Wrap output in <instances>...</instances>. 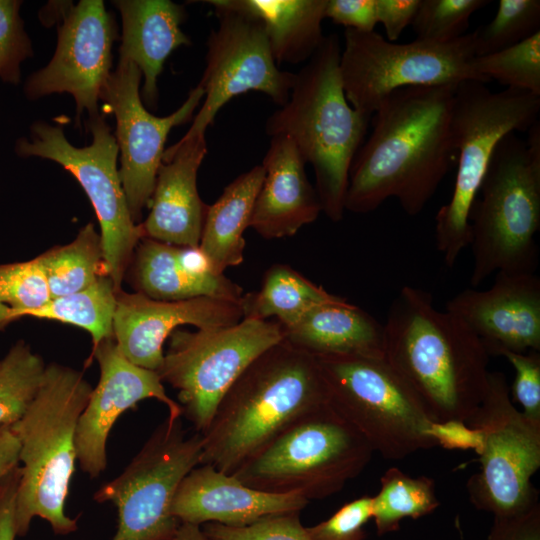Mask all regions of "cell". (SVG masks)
I'll return each mask as SVG.
<instances>
[{
  "mask_svg": "<svg viewBox=\"0 0 540 540\" xmlns=\"http://www.w3.org/2000/svg\"><path fill=\"white\" fill-rule=\"evenodd\" d=\"M300 513L276 514L241 527L206 523L201 528L209 540H311Z\"/></svg>",
  "mask_w": 540,
  "mask_h": 540,
  "instance_id": "obj_39",
  "label": "cell"
},
{
  "mask_svg": "<svg viewBox=\"0 0 540 540\" xmlns=\"http://www.w3.org/2000/svg\"><path fill=\"white\" fill-rule=\"evenodd\" d=\"M261 165L265 176L249 227L268 240L291 237L322 212L317 191L306 175V163L292 140L278 135L271 137Z\"/></svg>",
  "mask_w": 540,
  "mask_h": 540,
  "instance_id": "obj_23",
  "label": "cell"
},
{
  "mask_svg": "<svg viewBox=\"0 0 540 540\" xmlns=\"http://www.w3.org/2000/svg\"><path fill=\"white\" fill-rule=\"evenodd\" d=\"M62 12L54 56L29 76L24 92L31 100L69 93L76 103L77 120L84 110L89 118L94 117L99 114L100 93L111 73L115 23L102 0H81Z\"/></svg>",
  "mask_w": 540,
  "mask_h": 540,
  "instance_id": "obj_17",
  "label": "cell"
},
{
  "mask_svg": "<svg viewBox=\"0 0 540 540\" xmlns=\"http://www.w3.org/2000/svg\"><path fill=\"white\" fill-rule=\"evenodd\" d=\"M327 403L316 357L283 339L259 355L221 399L202 433L200 464L233 474L289 426Z\"/></svg>",
  "mask_w": 540,
  "mask_h": 540,
  "instance_id": "obj_3",
  "label": "cell"
},
{
  "mask_svg": "<svg viewBox=\"0 0 540 540\" xmlns=\"http://www.w3.org/2000/svg\"><path fill=\"white\" fill-rule=\"evenodd\" d=\"M242 319L240 302L212 297L161 301L120 290L116 292L113 338L131 363L157 372L164 358L163 344L177 327H226Z\"/></svg>",
  "mask_w": 540,
  "mask_h": 540,
  "instance_id": "obj_20",
  "label": "cell"
},
{
  "mask_svg": "<svg viewBox=\"0 0 540 540\" xmlns=\"http://www.w3.org/2000/svg\"><path fill=\"white\" fill-rule=\"evenodd\" d=\"M51 299L38 257L0 264V332Z\"/></svg>",
  "mask_w": 540,
  "mask_h": 540,
  "instance_id": "obj_35",
  "label": "cell"
},
{
  "mask_svg": "<svg viewBox=\"0 0 540 540\" xmlns=\"http://www.w3.org/2000/svg\"><path fill=\"white\" fill-rule=\"evenodd\" d=\"M218 19L207 40L206 66L198 85L204 101L187 134H205L219 110L249 91L266 94L283 106L295 73L278 68L261 23L244 13L212 3Z\"/></svg>",
  "mask_w": 540,
  "mask_h": 540,
  "instance_id": "obj_15",
  "label": "cell"
},
{
  "mask_svg": "<svg viewBox=\"0 0 540 540\" xmlns=\"http://www.w3.org/2000/svg\"><path fill=\"white\" fill-rule=\"evenodd\" d=\"M202 434L188 435L181 419L160 423L117 477L93 496L118 513L112 540H172L180 522L171 503L181 480L200 464Z\"/></svg>",
  "mask_w": 540,
  "mask_h": 540,
  "instance_id": "obj_14",
  "label": "cell"
},
{
  "mask_svg": "<svg viewBox=\"0 0 540 540\" xmlns=\"http://www.w3.org/2000/svg\"><path fill=\"white\" fill-rule=\"evenodd\" d=\"M335 297L289 265L277 263L264 273L260 289L244 293L240 304L243 318H274L288 327L312 307Z\"/></svg>",
  "mask_w": 540,
  "mask_h": 540,
  "instance_id": "obj_29",
  "label": "cell"
},
{
  "mask_svg": "<svg viewBox=\"0 0 540 540\" xmlns=\"http://www.w3.org/2000/svg\"><path fill=\"white\" fill-rule=\"evenodd\" d=\"M43 358L24 340L0 359V425H12L33 401L46 369Z\"/></svg>",
  "mask_w": 540,
  "mask_h": 540,
  "instance_id": "obj_33",
  "label": "cell"
},
{
  "mask_svg": "<svg viewBox=\"0 0 540 540\" xmlns=\"http://www.w3.org/2000/svg\"><path fill=\"white\" fill-rule=\"evenodd\" d=\"M172 540H209L201 526L181 523Z\"/></svg>",
  "mask_w": 540,
  "mask_h": 540,
  "instance_id": "obj_48",
  "label": "cell"
},
{
  "mask_svg": "<svg viewBox=\"0 0 540 540\" xmlns=\"http://www.w3.org/2000/svg\"><path fill=\"white\" fill-rule=\"evenodd\" d=\"M92 389L81 371L47 364L33 401L11 425L20 444L17 537L28 533L34 517L47 521L56 535L78 529L77 519L65 513V503L77 461L76 428Z\"/></svg>",
  "mask_w": 540,
  "mask_h": 540,
  "instance_id": "obj_5",
  "label": "cell"
},
{
  "mask_svg": "<svg viewBox=\"0 0 540 540\" xmlns=\"http://www.w3.org/2000/svg\"><path fill=\"white\" fill-rule=\"evenodd\" d=\"M22 2L0 0V78L10 84L21 79V63L33 54L20 16Z\"/></svg>",
  "mask_w": 540,
  "mask_h": 540,
  "instance_id": "obj_38",
  "label": "cell"
},
{
  "mask_svg": "<svg viewBox=\"0 0 540 540\" xmlns=\"http://www.w3.org/2000/svg\"><path fill=\"white\" fill-rule=\"evenodd\" d=\"M141 77L134 62L119 57L116 70L110 73L100 93V100L116 118L119 176L132 219L137 224L150 203L170 130L189 121L204 97L203 89L197 84L175 112L157 117L143 105L139 90Z\"/></svg>",
  "mask_w": 540,
  "mask_h": 540,
  "instance_id": "obj_16",
  "label": "cell"
},
{
  "mask_svg": "<svg viewBox=\"0 0 540 540\" xmlns=\"http://www.w3.org/2000/svg\"><path fill=\"white\" fill-rule=\"evenodd\" d=\"M308 504L300 495L258 490L241 483L232 474L200 464L178 485L171 513L180 523L241 527L268 516L301 512Z\"/></svg>",
  "mask_w": 540,
  "mask_h": 540,
  "instance_id": "obj_22",
  "label": "cell"
},
{
  "mask_svg": "<svg viewBox=\"0 0 540 540\" xmlns=\"http://www.w3.org/2000/svg\"><path fill=\"white\" fill-rule=\"evenodd\" d=\"M440 506L435 482L427 476L413 477L398 467L388 468L380 489L372 496V518L378 536L398 531L403 520L432 514Z\"/></svg>",
  "mask_w": 540,
  "mask_h": 540,
  "instance_id": "obj_31",
  "label": "cell"
},
{
  "mask_svg": "<svg viewBox=\"0 0 540 540\" xmlns=\"http://www.w3.org/2000/svg\"><path fill=\"white\" fill-rule=\"evenodd\" d=\"M20 444L10 425H0V483L19 463Z\"/></svg>",
  "mask_w": 540,
  "mask_h": 540,
  "instance_id": "obj_47",
  "label": "cell"
},
{
  "mask_svg": "<svg viewBox=\"0 0 540 540\" xmlns=\"http://www.w3.org/2000/svg\"><path fill=\"white\" fill-rule=\"evenodd\" d=\"M282 328L284 340L313 356L383 358V324L339 296L312 307L293 325Z\"/></svg>",
  "mask_w": 540,
  "mask_h": 540,
  "instance_id": "obj_25",
  "label": "cell"
},
{
  "mask_svg": "<svg viewBox=\"0 0 540 540\" xmlns=\"http://www.w3.org/2000/svg\"><path fill=\"white\" fill-rule=\"evenodd\" d=\"M116 289L108 275L89 287L64 296L51 298L29 317L55 320L86 330L92 338V349L102 340L113 338Z\"/></svg>",
  "mask_w": 540,
  "mask_h": 540,
  "instance_id": "obj_32",
  "label": "cell"
},
{
  "mask_svg": "<svg viewBox=\"0 0 540 540\" xmlns=\"http://www.w3.org/2000/svg\"><path fill=\"white\" fill-rule=\"evenodd\" d=\"M169 339L157 373L177 390L183 416L202 434L229 388L284 334L276 320L243 318L226 327L176 329Z\"/></svg>",
  "mask_w": 540,
  "mask_h": 540,
  "instance_id": "obj_12",
  "label": "cell"
},
{
  "mask_svg": "<svg viewBox=\"0 0 540 540\" xmlns=\"http://www.w3.org/2000/svg\"><path fill=\"white\" fill-rule=\"evenodd\" d=\"M207 154L205 134H185L164 151L144 235L178 247H199L208 205L198 192L197 174Z\"/></svg>",
  "mask_w": 540,
  "mask_h": 540,
  "instance_id": "obj_21",
  "label": "cell"
},
{
  "mask_svg": "<svg viewBox=\"0 0 540 540\" xmlns=\"http://www.w3.org/2000/svg\"><path fill=\"white\" fill-rule=\"evenodd\" d=\"M427 436L448 450H473L478 455L482 449L480 431L460 420L432 421Z\"/></svg>",
  "mask_w": 540,
  "mask_h": 540,
  "instance_id": "obj_43",
  "label": "cell"
},
{
  "mask_svg": "<svg viewBox=\"0 0 540 540\" xmlns=\"http://www.w3.org/2000/svg\"><path fill=\"white\" fill-rule=\"evenodd\" d=\"M539 31V0H500L494 18L474 30L475 55H487L514 46Z\"/></svg>",
  "mask_w": 540,
  "mask_h": 540,
  "instance_id": "obj_36",
  "label": "cell"
},
{
  "mask_svg": "<svg viewBox=\"0 0 540 540\" xmlns=\"http://www.w3.org/2000/svg\"><path fill=\"white\" fill-rule=\"evenodd\" d=\"M455 528H457V530L459 532L460 540H465L463 530L461 529V524H460L458 518H455Z\"/></svg>",
  "mask_w": 540,
  "mask_h": 540,
  "instance_id": "obj_49",
  "label": "cell"
},
{
  "mask_svg": "<svg viewBox=\"0 0 540 540\" xmlns=\"http://www.w3.org/2000/svg\"><path fill=\"white\" fill-rule=\"evenodd\" d=\"M513 366L515 377L510 397L521 406L520 410L528 419L540 423V351L511 352L499 354Z\"/></svg>",
  "mask_w": 540,
  "mask_h": 540,
  "instance_id": "obj_41",
  "label": "cell"
},
{
  "mask_svg": "<svg viewBox=\"0 0 540 540\" xmlns=\"http://www.w3.org/2000/svg\"><path fill=\"white\" fill-rule=\"evenodd\" d=\"M471 67L486 83L496 80L506 88L540 96V31L514 46L475 56Z\"/></svg>",
  "mask_w": 540,
  "mask_h": 540,
  "instance_id": "obj_34",
  "label": "cell"
},
{
  "mask_svg": "<svg viewBox=\"0 0 540 540\" xmlns=\"http://www.w3.org/2000/svg\"><path fill=\"white\" fill-rule=\"evenodd\" d=\"M178 246L144 237L137 245L131 264L136 292L161 301L212 297L240 302L243 288L224 274L194 276L180 265Z\"/></svg>",
  "mask_w": 540,
  "mask_h": 540,
  "instance_id": "obj_27",
  "label": "cell"
},
{
  "mask_svg": "<svg viewBox=\"0 0 540 540\" xmlns=\"http://www.w3.org/2000/svg\"><path fill=\"white\" fill-rule=\"evenodd\" d=\"M20 478V465L0 483V540H15V503Z\"/></svg>",
  "mask_w": 540,
  "mask_h": 540,
  "instance_id": "obj_46",
  "label": "cell"
},
{
  "mask_svg": "<svg viewBox=\"0 0 540 540\" xmlns=\"http://www.w3.org/2000/svg\"><path fill=\"white\" fill-rule=\"evenodd\" d=\"M372 518V496L364 495L340 507L329 518L306 527L311 540H366L364 526Z\"/></svg>",
  "mask_w": 540,
  "mask_h": 540,
  "instance_id": "obj_40",
  "label": "cell"
},
{
  "mask_svg": "<svg viewBox=\"0 0 540 540\" xmlns=\"http://www.w3.org/2000/svg\"><path fill=\"white\" fill-rule=\"evenodd\" d=\"M329 404L391 460L437 447L427 436L432 422L418 397L384 358L315 356Z\"/></svg>",
  "mask_w": 540,
  "mask_h": 540,
  "instance_id": "obj_9",
  "label": "cell"
},
{
  "mask_svg": "<svg viewBox=\"0 0 540 540\" xmlns=\"http://www.w3.org/2000/svg\"><path fill=\"white\" fill-rule=\"evenodd\" d=\"M340 53L338 36H325L295 73L288 101L265 124L268 136L290 138L312 165L322 212L333 222L344 216L350 167L372 118L354 109L345 96Z\"/></svg>",
  "mask_w": 540,
  "mask_h": 540,
  "instance_id": "obj_4",
  "label": "cell"
},
{
  "mask_svg": "<svg viewBox=\"0 0 540 540\" xmlns=\"http://www.w3.org/2000/svg\"><path fill=\"white\" fill-rule=\"evenodd\" d=\"M483 343L490 356L540 351V278L528 272H497L484 290L467 288L446 302Z\"/></svg>",
  "mask_w": 540,
  "mask_h": 540,
  "instance_id": "obj_19",
  "label": "cell"
},
{
  "mask_svg": "<svg viewBox=\"0 0 540 540\" xmlns=\"http://www.w3.org/2000/svg\"><path fill=\"white\" fill-rule=\"evenodd\" d=\"M51 298L81 291L108 275L100 234L92 222L82 227L73 241L37 256Z\"/></svg>",
  "mask_w": 540,
  "mask_h": 540,
  "instance_id": "obj_30",
  "label": "cell"
},
{
  "mask_svg": "<svg viewBox=\"0 0 540 540\" xmlns=\"http://www.w3.org/2000/svg\"><path fill=\"white\" fill-rule=\"evenodd\" d=\"M456 86L401 88L380 103L350 167L345 211L370 213L390 198L410 216L423 211L456 164Z\"/></svg>",
  "mask_w": 540,
  "mask_h": 540,
  "instance_id": "obj_1",
  "label": "cell"
},
{
  "mask_svg": "<svg viewBox=\"0 0 540 540\" xmlns=\"http://www.w3.org/2000/svg\"><path fill=\"white\" fill-rule=\"evenodd\" d=\"M374 451L329 402L306 414L232 475L265 492L330 497L362 473Z\"/></svg>",
  "mask_w": 540,
  "mask_h": 540,
  "instance_id": "obj_7",
  "label": "cell"
},
{
  "mask_svg": "<svg viewBox=\"0 0 540 540\" xmlns=\"http://www.w3.org/2000/svg\"><path fill=\"white\" fill-rule=\"evenodd\" d=\"M92 142L75 147L62 125L44 121L32 124L30 138H19L20 157L52 160L70 172L89 198L100 225V237L108 276L116 292L129 269L135 249L145 237L141 223L133 221L117 168L118 145L111 127L100 113L88 120Z\"/></svg>",
  "mask_w": 540,
  "mask_h": 540,
  "instance_id": "obj_10",
  "label": "cell"
},
{
  "mask_svg": "<svg viewBox=\"0 0 540 540\" xmlns=\"http://www.w3.org/2000/svg\"><path fill=\"white\" fill-rule=\"evenodd\" d=\"M122 18L121 58L134 62L144 76L142 100L155 108L158 77L168 56L180 46L191 44L182 31L184 6L169 0H117Z\"/></svg>",
  "mask_w": 540,
  "mask_h": 540,
  "instance_id": "obj_24",
  "label": "cell"
},
{
  "mask_svg": "<svg viewBox=\"0 0 540 540\" xmlns=\"http://www.w3.org/2000/svg\"><path fill=\"white\" fill-rule=\"evenodd\" d=\"M383 358L418 397L434 422L473 418L488 387L490 355L431 293L404 286L390 304Z\"/></svg>",
  "mask_w": 540,
  "mask_h": 540,
  "instance_id": "obj_2",
  "label": "cell"
},
{
  "mask_svg": "<svg viewBox=\"0 0 540 540\" xmlns=\"http://www.w3.org/2000/svg\"><path fill=\"white\" fill-rule=\"evenodd\" d=\"M475 56L474 31L444 43H396L375 31L345 29L339 70L350 105L372 116L397 89L464 81L487 84L471 67Z\"/></svg>",
  "mask_w": 540,
  "mask_h": 540,
  "instance_id": "obj_11",
  "label": "cell"
},
{
  "mask_svg": "<svg viewBox=\"0 0 540 540\" xmlns=\"http://www.w3.org/2000/svg\"><path fill=\"white\" fill-rule=\"evenodd\" d=\"M486 540H540V503L518 515L494 517Z\"/></svg>",
  "mask_w": 540,
  "mask_h": 540,
  "instance_id": "obj_44",
  "label": "cell"
},
{
  "mask_svg": "<svg viewBox=\"0 0 540 540\" xmlns=\"http://www.w3.org/2000/svg\"><path fill=\"white\" fill-rule=\"evenodd\" d=\"M257 19L278 65L308 61L324 40L327 0H210Z\"/></svg>",
  "mask_w": 540,
  "mask_h": 540,
  "instance_id": "obj_26",
  "label": "cell"
},
{
  "mask_svg": "<svg viewBox=\"0 0 540 540\" xmlns=\"http://www.w3.org/2000/svg\"><path fill=\"white\" fill-rule=\"evenodd\" d=\"M325 18L360 32H372L377 22L376 0H327Z\"/></svg>",
  "mask_w": 540,
  "mask_h": 540,
  "instance_id": "obj_42",
  "label": "cell"
},
{
  "mask_svg": "<svg viewBox=\"0 0 540 540\" xmlns=\"http://www.w3.org/2000/svg\"><path fill=\"white\" fill-rule=\"evenodd\" d=\"M468 425L483 441L479 470L466 484L471 504L493 517H508L539 503L531 479L540 468V423L514 406L504 373L490 371L486 394Z\"/></svg>",
  "mask_w": 540,
  "mask_h": 540,
  "instance_id": "obj_13",
  "label": "cell"
},
{
  "mask_svg": "<svg viewBox=\"0 0 540 540\" xmlns=\"http://www.w3.org/2000/svg\"><path fill=\"white\" fill-rule=\"evenodd\" d=\"M265 171L256 165L240 174L208 205L199 248L208 258L216 274L244 260V232L249 228L255 199Z\"/></svg>",
  "mask_w": 540,
  "mask_h": 540,
  "instance_id": "obj_28",
  "label": "cell"
},
{
  "mask_svg": "<svg viewBox=\"0 0 540 540\" xmlns=\"http://www.w3.org/2000/svg\"><path fill=\"white\" fill-rule=\"evenodd\" d=\"M527 133L526 141L512 132L498 142L471 208L473 288L497 272H536V234L540 229L539 120Z\"/></svg>",
  "mask_w": 540,
  "mask_h": 540,
  "instance_id": "obj_6",
  "label": "cell"
},
{
  "mask_svg": "<svg viewBox=\"0 0 540 540\" xmlns=\"http://www.w3.org/2000/svg\"><path fill=\"white\" fill-rule=\"evenodd\" d=\"M420 0H376L377 22L384 27L386 39L395 42L412 24Z\"/></svg>",
  "mask_w": 540,
  "mask_h": 540,
  "instance_id": "obj_45",
  "label": "cell"
},
{
  "mask_svg": "<svg viewBox=\"0 0 540 540\" xmlns=\"http://www.w3.org/2000/svg\"><path fill=\"white\" fill-rule=\"evenodd\" d=\"M100 376L82 412L75 434L77 461L90 478H97L107 466V440L117 419L146 399L163 403L169 419L183 416L178 402L169 397L156 371L131 363L120 352L114 338L102 340L92 349Z\"/></svg>",
  "mask_w": 540,
  "mask_h": 540,
  "instance_id": "obj_18",
  "label": "cell"
},
{
  "mask_svg": "<svg viewBox=\"0 0 540 540\" xmlns=\"http://www.w3.org/2000/svg\"><path fill=\"white\" fill-rule=\"evenodd\" d=\"M489 0H420L412 28L416 40L444 43L466 34L470 17Z\"/></svg>",
  "mask_w": 540,
  "mask_h": 540,
  "instance_id": "obj_37",
  "label": "cell"
},
{
  "mask_svg": "<svg viewBox=\"0 0 540 540\" xmlns=\"http://www.w3.org/2000/svg\"><path fill=\"white\" fill-rule=\"evenodd\" d=\"M539 112L540 96L526 91L505 88L493 92L477 81L456 86L457 170L451 197L435 217L436 247L447 267L452 268L469 247V214L495 147L509 133L527 132L538 121Z\"/></svg>",
  "mask_w": 540,
  "mask_h": 540,
  "instance_id": "obj_8",
  "label": "cell"
}]
</instances>
